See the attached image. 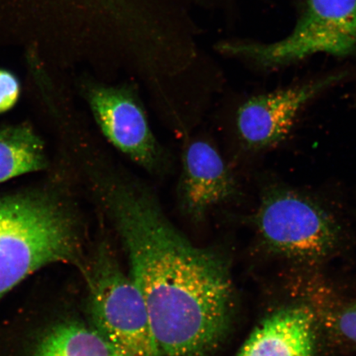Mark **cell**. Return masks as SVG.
Masks as SVG:
<instances>
[{
  "label": "cell",
  "instance_id": "obj_9",
  "mask_svg": "<svg viewBox=\"0 0 356 356\" xmlns=\"http://www.w3.org/2000/svg\"><path fill=\"white\" fill-rule=\"evenodd\" d=\"M315 341L313 314L305 307L292 306L265 319L237 356H314Z\"/></svg>",
  "mask_w": 356,
  "mask_h": 356
},
{
  "label": "cell",
  "instance_id": "obj_14",
  "mask_svg": "<svg viewBox=\"0 0 356 356\" xmlns=\"http://www.w3.org/2000/svg\"><path fill=\"white\" fill-rule=\"evenodd\" d=\"M77 1H79L80 6L86 3V7L92 1L93 6L99 3L100 7L106 8V10H108V8L114 6L118 2V0H77Z\"/></svg>",
  "mask_w": 356,
  "mask_h": 356
},
{
  "label": "cell",
  "instance_id": "obj_2",
  "mask_svg": "<svg viewBox=\"0 0 356 356\" xmlns=\"http://www.w3.org/2000/svg\"><path fill=\"white\" fill-rule=\"evenodd\" d=\"M87 231L77 207L60 194L0 198V299L47 265L71 264L83 273Z\"/></svg>",
  "mask_w": 356,
  "mask_h": 356
},
{
  "label": "cell",
  "instance_id": "obj_7",
  "mask_svg": "<svg viewBox=\"0 0 356 356\" xmlns=\"http://www.w3.org/2000/svg\"><path fill=\"white\" fill-rule=\"evenodd\" d=\"M233 172L215 145L197 135L184 138L176 207L186 224L198 227L211 212L237 197Z\"/></svg>",
  "mask_w": 356,
  "mask_h": 356
},
{
  "label": "cell",
  "instance_id": "obj_13",
  "mask_svg": "<svg viewBox=\"0 0 356 356\" xmlns=\"http://www.w3.org/2000/svg\"><path fill=\"white\" fill-rule=\"evenodd\" d=\"M336 327L345 340L356 346V301L337 314Z\"/></svg>",
  "mask_w": 356,
  "mask_h": 356
},
{
  "label": "cell",
  "instance_id": "obj_1",
  "mask_svg": "<svg viewBox=\"0 0 356 356\" xmlns=\"http://www.w3.org/2000/svg\"><path fill=\"white\" fill-rule=\"evenodd\" d=\"M90 200L127 257L129 275L149 316L159 356H208L224 340L234 312L228 262L191 241L152 186L127 169L97 179Z\"/></svg>",
  "mask_w": 356,
  "mask_h": 356
},
{
  "label": "cell",
  "instance_id": "obj_4",
  "mask_svg": "<svg viewBox=\"0 0 356 356\" xmlns=\"http://www.w3.org/2000/svg\"><path fill=\"white\" fill-rule=\"evenodd\" d=\"M247 220L269 251L293 259L326 257L341 237L331 213L306 195L280 186L265 191Z\"/></svg>",
  "mask_w": 356,
  "mask_h": 356
},
{
  "label": "cell",
  "instance_id": "obj_6",
  "mask_svg": "<svg viewBox=\"0 0 356 356\" xmlns=\"http://www.w3.org/2000/svg\"><path fill=\"white\" fill-rule=\"evenodd\" d=\"M83 92L97 129L111 147L150 176L170 175L172 156L131 88L86 83Z\"/></svg>",
  "mask_w": 356,
  "mask_h": 356
},
{
  "label": "cell",
  "instance_id": "obj_8",
  "mask_svg": "<svg viewBox=\"0 0 356 356\" xmlns=\"http://www.w3.org/2000/svg\"><path fill=\"white\" fill-rule=\"evenodd\" d=\"M338 79L337 76L328 77L252 97L238 111L236 128L239 140L247 149L254 151L277 145L291 132L301 109Z\"/></svg>",
  "mask_w": 356,
  "mask_h": 356
},
{
  "label": "cell",
  "instance_id": "obj_10",
  "mask_svg": "<svg viewBox=\"0 0 356 356\" xmlns=\"http://www.w3.org/2000/svg\"><path fill=\"white\" fill-rule=\"evenodd\" d=\"M32 356H119L91 324L67 320L53 325Z\"/></svg>",
  "mask_w": 356,
  "mask_h": 356
},
{
  "label": "cell",
  "instance_id": "obj_12",
  "mask_svg": "<svg viewBox=\"0 0 356 356\" xmlns=\"http://www.w3.org/2000/svg\"><path fill=\"white\" fill-rule=\"evenodd\" d=\"M19 95V79L10 71L0 69V113L13 108Z\"/></svg>",
  "mask_w": 356,
  "mask_h": 356
},
{
  "label": "cell",
  "instance_id": "obj_5",
  "mask_svg": "<svg viewBox=\"0 0 356 356\" xmlns=\"http://www.w3.org/2000/svg\"><path fill=\"white\" fill-rule=\"evenodd\" d=\"M222 50L265 66H277L327 53L356 49V0H309L304 15L286 38L270 44L227 43Z\"/></svg>",
  "mask_w": 356,
  "mask_h": 356
},
{
  "label": "cell",
  "instance_id": "obj_11",
  "mask_svg": "<svg viewBox=\"0 0 356 356\" xmlns=\"http://www.w3.org/2000/svg\"><path fill=\"white\" fill-rule=\"evenodd\" d=\"M47 166L43 142L32 129L19 126L0 131V182Z\"/></svg>",
  "mask_w": 356,
  "mask_h": 356
},
{
  "label": "cell",
  "instance_id": "obj_3",
  "mask_svg": "<svg viewBox=\"0 0 356 356\" xmlns=\"http://www.w3.org/2000/svg\"><path fill=\"white\" fill-rule=\"evenodd\" d=\"M100 222L83 273L90 324L119 356H159L143 298L120 264L108 230Z\"/></svg>",
  "mask_w": 356,
  "mask_h": 356
}]
</instances>
